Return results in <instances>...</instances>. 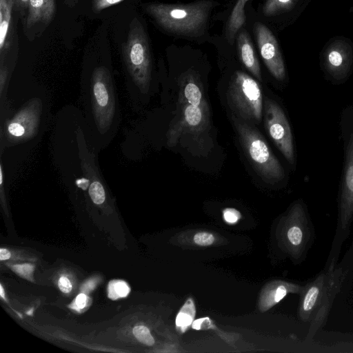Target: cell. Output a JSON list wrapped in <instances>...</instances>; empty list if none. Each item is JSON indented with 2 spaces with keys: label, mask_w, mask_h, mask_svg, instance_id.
I'll return each mask as SVG.
<instances>
[{
  "label": "cell",
  "mask_w": 353,
  "mask_h": 353,
  "mask_svg": "<svg viewBox=\"0 0 353 353\" xmlns=\"http://www.w3.org/2000/svg\"><path fill=\"white\" fill-rule=\"evenodd\" d=\"M0 109V171L11 182L17 168L50 126V95L46 88H26Z\"/></svg>",
  "instance_id": "6da1fadb"
},
{
  "label": "cell",
  "mask_w": 353,
  "mask_h": 353,
  "mask_svg": "<svg viewBox=\"0 0 353 353\" xmlns=\"http://www.w3.org/2000/svg\"><path fill=\"white\" fill-rule=\"evenodd\" d=\"M80 105L86 135L100 152L114 140L121 121L116 83L109 67L96 65L83 77Z\"/></svg>",
  "instance_id": "7a4b0ae2"
},
{
  "label": "cell",
  "mask_w": 353,
  "mask_h": 353,
  "mask_svg": "<svg viewBox=\"0 0 353 353\" xmlns=\"http://www.w3.org/2000/svg\"><path fill=\"white\" fill-rule=\"evenodd\" d=\"M126 91L132 105L148 97L152 84V65L146 32L137 18L130 23L122 48Z\"/></svg>",
  "instance_id": "3957f363"
},
{
  "label": "cell",
  "mask_w": 353,
  "mask_h": 353,
  "mask_svg": "<svg viewBox=\"0 0 353 353\" xmlns=\"http://www.w3.org/2000/svg\"><path fill=\"white\" fill-rule=\"evenodd\" d=\"M211 7L200 1L189 4L150 3L145 12L164 30L180 35L196 36L205 28Z\"/></svg>",
  "instance_id": "277c9868"
},
{
  "label": "cell",
  "mask_w": 353,
  "mask_h": 353,
  "mask_svg": "<svg viewBox=\"0 0 353 353\" xmlns=\"http://www.w3.org/2000/svg\"><path fill=\"white\" fill-rule=\"evenodd\" d=\"M242 148L257 174L267 183L281 181L285 171L260 132L248 123L233 117Z\"/></svg>",
  "instance_id": "5b68a950"
},
{
  "label": "cell",
  "mask_w": 353,
  "mask_h": 353,
  "mask_svg": "<svg viewBox=\"0 0 353 353\" xmlns=\"http://www.w3.org/2000/svg\"><path fill=\"white\" fill-rule=\"evenodd\" d=\"M228 99L235 112L248 122L259 123L262 117L263 97L259 83L241 71L234 74Z\"/></svg>",
  "instance_id": "8992f818"
},
{
  "label": "cell",
  "mask_w": 353,
  "mask_h": 353,
  "mask_svg": "<svg viewBox=\"0 0 353 353\" xmlns=\"http://www.w3.org/2000/svg\"><path fill=\"white\" fill-rule=\"evenodd\" d=\"M341 130L344 141V164L339 200L341 226H349L353 218V106L343 113Z\"/></svg>",
  "instance_id": "52a82bcc"
},
{
  "label": "cell",
  "mask_w": 353,
  "mask_h": 353,
  "mask_svg": "<svg viewBox=\"0 0 353 353\" xmlns=\"http://www.w3.org/2000/svg\"><path fill=\"white\" fill-rule=\"evenodd\" d=\"M265 127L271 139L289 163H295L293 137L288 118L274 100L264 102Z\"/></svg>",
  "instance_id": "ba28073f"
},
{
  "label": "cell",
  "mask_w": 353,
  "mask_h": 353,
  "mask_svg": "<svg viewBox=\"0 0 353 353\" xmlns=\"http://www.w3.org/2000/svg\"><path fill=\"white\" fill-rule=\"evenodd\" d=\"M181 114L179 120L170 126L167 132V145L174 146L183 134L201 132L209 124L208 103L196 106L179 99Z\"/></svg>",
  "instance_id": "9c48e42d"
},
{
  "label": "cell",
  "mask_w": 353,
  "mask_h": 353,
  "mask_svg": "<svg viewBox=\"0 0 353 353\" xmlns=\"http://www.w3.org/2000/svg\"><path fill=\"white\" fill-rule=\"evenodd\" d=\"M254 31L259 50L267 68L276 79H285V67L276 37L267 26L260 23L256 24Z\"/></svg>",
  "instance_id": "30bf717a"
},
{
  "label": "cell",
  "mask_w": 353,
  "mask_h": 353,
  "mask_svg": "<svg viewBox=\"0 0 353 353\" xmlns=\"http://www.w3.org/2000/svg\"><path fill=\"white\" fill-rule=\"evenodd\" d=\"M323 60L325 70L332 79L342 81L347 78L352 68V50L345 42L336 41L327 48Z\"/></svg>",
  "instance_id": "8fae6325"
},
{
  "label": "cell",
  "mask_w": 353,
  "mask_h": 353,
  "mask_svg": "<svg viewBox=\"0 0 353 353\" xmlns=\"http://www.w3.org/2000/svg\"><path fill=\"white\" fill-rule=\"evenodd\" d=\"M26 23L30 28L37 23H49L52 19L55 9V0H30Z\"/></svg>",
  "instance_id": "7c38bea8"
},
{
  "label": "cell",
  "mask_w": 353,
  "mask_h": 353,
  "mask_svg": "<svg viewBox=\"0 0 353 353\" xmlns=\"http://www.w3.org/2000/svg\"><path fill=\"white\" fill-rule=\"evenodd\" d=\"M237 46L241 61L259 81L262 80L259 63L248 33L241 31L238 34Z\"/></svg>",
  "instance_id": "4fadbf2b"
},
{
  "label": "cell",
  "mask_w": 353,
  "mask_h": 353,
  "mask_svg": "<svg viewBox=\"0 0 353 353\" xmlns=\"http://www.w3.org/2000/svg\"><path fill=\"white\" fill-rule=\"evenodd\" d=\"M324 280L323 276H319L314 282L311 283L303 294L301 302L302 316L307 319L322 296Z\"/></svg>",
  "instance_id": "5bb4252c"
},
{
  "label": "cell",
  "mask_w": 353,
  "mask_h": 353,
  "mask_svg": "<svg viewBox=\"0 0 353 353\" xmlns=\"http://www.w3.org/2000/svg\"><path fill=\"white\" fill-rule=\"evenodd\" d=\"M179 99L196 106L207 103L203 98L201 86L192 75H188L181 85Z\"/></svg>",
  "instance_id": "9a60e30c"
},
{
  "label": "cell",
  "mask_w": 353,
  "mask_h": 353,
  "mask_svg": "<svg viewBox=\"0 0 353 353\" xmlns=\"http://www.w3.org/2000/svg\"><path fill=\"white\" fill-rule=\"evenodd\" d=\"M16 0H0V52L7 48V38L11 21L12 9Z\"/></svg>",
  "instance_id": "2e32d148"
},
{
  "label": "cell",
  "mask_w": 353,
  "mask_h": 353,
  "mask_svg": "<svg viewBox=\"0 0 353 353\" xmlns=\"http://www.w3.org/2000/svg\"><path fill=\"white\" fill-rule=\"evenodd\" d=\"M249 0H237L230 15L227 24V37L231 43L245 22V5Z\"/></svg>",
  "instance_id": "e0dca14e"
},
{
  "label": "cell",
  "mask_w": 353,
  "mask_h": 353,
  "mask_svg": "<svg viewBox=\"0 0 353 353\" xmlns=\"http://www.w3.org/2000/svg\"><path fill=\"white\" fill-rule=\"evenodd\" d=\"M196 310L194 301L189 298L181 308L176 317V327L179 332H184L192 324Z\"/></svg>",
  "instance_id": "ac0fdd59"
},
{
  "label": "cell",
  "mask_w": 353,
  "mask_h": 353,
  "mask_svg": "<svg viewBox=\"0 0 353 353\" xmlns=\"http://www.w3.org/2000/svg\"><path fill=\"white\" fill-rule=\"evenodd\" d=\"M298 0H266L263 7L265 16H274L292 8Z\"/></svg>",
  "instance_id": "d6986e66"
},
{
  "label": "cell",
  "mask_w": 353,
  "mask_h": 353,
  "mask_svg": "<svg viewBox=\"0 0 353 353\" xmlns=\"http://www.w3.org/2000/svg\"><path fill=\"white\" fill-rule=\"evenodd\" d=\"M130 288L126 282L120 280L111 281L108 286V297L112 300L127 296Z\"/></svg>",
  "instance_id": "ffe728a7"
},
{
  "label": "cell",
  "mask_w": 353,
  "mask_h": 353,
  "mask_svg": "<svg viewBox=\"0 0 353 353\" xmlns=\"http://www.w3.org/2000/svg\"><path fill=\"white\" fill-rule=\"evenodd\" d=\"M134 336L142 343L151 346L154 345V340L149 329L143 325H137L133 328Z\"/></svg>",
  "instance_id": "44dd1931"
},
{
  "label": "cell",
  "mask_w": 353,
  "mask_h": 353,
  "mask_svg": "<svg viewBox=\"0 0 353 353\" xmlns=\"http://www.w3.org/2000/svg\"><path fill=\"white\" fill-rule=\"evenodd\" d=\"M287 236L292 245L299 246L303 242V230L299 225H294L288 230Z\"/></svg>",
  "instance_id": "7402d4cb"
},
{
  "label": "cell",
  "mask_w": 353,
  "mask_h": 353,
  "mask_svg": "<svg viewBox=\"0 0 353 353\" xmlns=\"http://www.w3.org/2000/svg\"><path fill=\"white\" fill-rule=\"evenodd\" d=\"M11 269L20 276L32 281V274L34 266L32 264H15L10 266Z\"/></svg>",
  "instance_id": "603a6c76"
},
{
  "label": "cell",
  "mask_w": 353,
  "mask_h": 353,
  "mask_svg": "<svg viewBox=\"0 0 353 353\" xmlns=\"http://www.w3.org/2000/svg\"><path fill=\"white\" fill-rule=\"evenodd\" d=\"M194 241L196 244L201 246L212 245L214 241V236L207 232H200L194 236Z\"/></svg>",
  "instance_id": "cb8c5ba5"
},
{
  "label": "cell",
  "mask_w": 353,
  "mask_h": 353,
  "mask_svg": "<svg viewBox=\"0 0 353 353\" xmlns=\"http://www.w3.org/2000/svg\"><path fill=\"white\" fill-rule=\"evenodd\" d=\"M124 0H93L92 9L94 11L100 12Z\"/></svg>",
  "instance_id": "d4e9b609"
},
{
  "label": "cell",
  "mask_w": 353,
  "mask_h": 353,
  "mask_svg": "<svg viewBox=\"0 0 353 353\" xmlns=\"http://www.w3.org/2000/svg\"><path fill=\"white\" fill-rule=\"evenodd\" d=\"M223 219L228 223H234L241 219V214L234 208H226L223 211Z\"/></svg>",
  "instance_id": "484cf974"
},
{
  "label": "cell",
  "mask_w": 353,
  "mask_h": 353,
  "mask_svg": "<svg viewBox=\"0 0 353 353\" xmlns=\"http://www.w3.org/2000/svg\"><path fill=\"white\" fill-rule=\"evenodd\" d=\"M58 286L59 290L65 294L70 292L72 288V285L70 280L65 276H62L59 278Z\"/></svg>",
  "instance_id": "4316f807"
},
{
  "label": "cell",
  "mask_w": 353,
  "mask_h": 353,
  "mask_svg": "<svg viewBox=\"0 0 353 353\" xmlns=\"http://www.w3.org/2000/svg\"><path fill=\"white\" fill-rule=\"evenodd\" d=\"M86 301V295L83 293H81L76 297L73 304L72 305V307L74 310L79 311V310L83 309L85 306Z\"/></svg>",
  "instance_id": "83f0119b"
},
{
  "label": "cell",
  "mask_w": 353,
  "mask_h": 353,
  "mask_svg": "<svg viewBox=\"0 0 353 353\" xmlns=\"http://www.w3.org/2000/svg\"><path fill=\"white\" fill-rule=\"evenodd\" d=\"M287 293L288 290L286 286L283 285H279L274 291L273 297L274 303L279 302L281 299L284 298Z\"/></svg>",
  "instance_id": "f1b7e54d"
},
{
  "label": "cell",
  "mask_w": 353,
  "mask_h": 353,
  "mask_svg": "<svg viewBox=\"0 0 353 353\" xmlns=\"http://www.w3.org/2000/svg\"><path fill=\"white\" fill-rule=\"evenodd\" d=\"M208 319V318H202L195 320L192 325V327L196 330L205 329L204 327V323Z\"/></svg>",
  "instance_id": "f546056e"
},
{
  "label": "cell",
  "mask_w": 353,
  "mask_h": 353,
  "mask_svg": "<svg viewBox=\"0 0 353 353\" xmlns=\"http://www.w3.org/2000/svg\"><path fill=\"white\" fill-rule=\"evenodd\" d=\"M11 257L10 252L5 248L0 249V260L5 261L8 260Z\"/></svg>",
  "instance_id": "4dcf8cb0"
},
{
  "label": "cell",
  "mask_w": 353,
  "mask_h": 353,
  "mask_svg": "<svg viewBox=\"0 0 353 353\" xmlns=\"http://www.w3.org/2000/svg\"><path fill=\"white\" fill-rule=\"evenodd\" d=\"M30 0H16V1L22 7H26L28 6Z\"/></svg>",
  "instance_id": "1f68e13d"
},
{
  "label": "cell",
  "mask_w": 353,
  "mask_h": 353,
  "mask_svg": "<svg viewBox=\"0 0 353 353\" xmlns=\"http://www.w3.org/2000/svg\"><path fill=\"white\" fill-rule=\"evenodd\" d=\"M0 295L3 299L6 300L5 292L2 285H0Z\"/></svg>",
  "instance_id": "d6a6232c"
}]
</instances>
